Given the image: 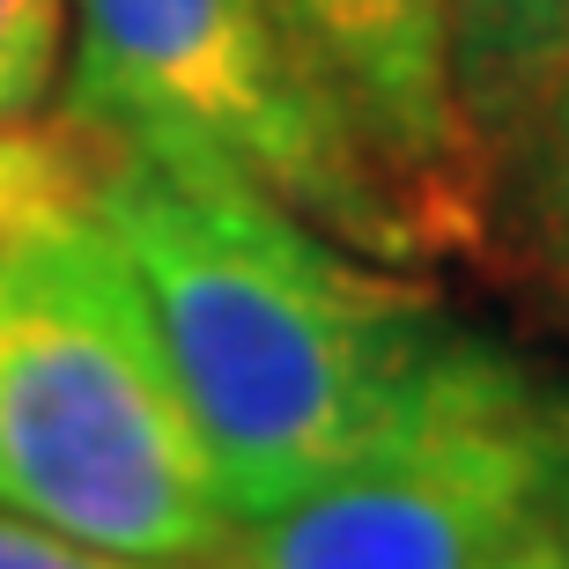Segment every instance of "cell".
Segmentation results:
<instances>
[{
    "mask_svg": "<svg viewBox=\"0 0 569 569\" xmlns=\"http://www.w3.org/2000/svg\"><path fill=\"white\" fill-rule=\"evenodd\" d=\"M97 222L156 303L237 526L356 459L451 333L422 281L340 244L274 192L104 133Z\"/></svg>",
    "mask_w": 569,
    "mask_h": 569,
    "instance_id": "obj_1",
    "label": "cell"
},
{
    "mask_svg": "<svg viewBox=\"0 0 569 569\" xmlns=\"http://www.w3.org/2000/svg\"><path fill=\"white\" fill-rule=\"evenodd\" d=\"M0 503L163 562L237 540L156 303L97 214L0 267Z\"/></svg>",
    "mask_w": 569,
    "mask_h": 569,
    "instance_id": "obj_2",
    "label": "cell"
},
{
    "mask_svg": "<svg viewBox=\"0 0 569 569\" xmlns=\"http://www.w3.org/2000/svg\"><path fill=\"white\" fill-rule=\"evenodd\" d=\"M60 111L141 156L244 178L385 267L437 252L274 0H74Z\"/></svg>",
    "mask_w": 569,
    "mask_h": 569,
    "instance_id": "obj_3",
    "label": "cell"
},
{
    "mask_svg": "<svg viewBox=\"0 0 569 569\" xmlns=\"http://www.w3.org/2000/svg\"><path fill=\"white\" fill-rule=\"evenodd\" d=\"M555 422L532 370L437 340L392 422L296 503L237 526L230 569H503L540 532Z\"/></svg>",
    "mask_w": 569,
    "mask_h": 569,
    "instance_id": "obj_4",
    "label": "cell"
},
{
    "mask_svg": "<svg viewBox=\"0 0 569 569\" xmlns=\"http://www.w3.org/2000/svg\"><path fill=\"white\" fill-rule=\"evenodd\" d=\"M274 8L333 82L378 170L429 222L437 252L481 244L488 170L451 104L443 0H274Z\"/></svg>",
    "mask_w": 569,
    "mask_h": 569,
    "instance_id": "obj_5",
    "label": "cell"
},
{
    "mask_svg": "<svg viewBox=\"0 0 569 569\" xmlns=\"http://www.w3.org/2000/svg\"><path fill=\"white\" fill-rule=\"evenodd\" d=\"M443 52L459 127L496 178L510 141L569 74V0H443Z\"/></svg>",
    "mask_w": 569,
    "mask_h": 569,
    "instance_id": "obj_6",
    "label": "cell"
},
{
    "mask_svg": "<svg viewBox=\"0 0 569 569\" xmlns=\"http://www.w3.org/2000/svg\"><path fill=\"white\" fill-rule=\"evenodd\" d=\"M97 214V133L74 119H0V267Z\"/></svg>",
    "mask_w": 569,
    "mask_h": 569,
    "instance_id": "obj_7",
    "label": "cell"
},
{
    "mask_svg": "<svg viewBox=\"0 0 569 569\" xmlns=\"http://www.w3.org/2000/svg\"><path fill=\"white\" fill-rule=\"evenodd\" d=\"M488 222H503L518 237L526 267L569 281V74L548 89V104L532 111V127L496 163Z\"/></svg>",
    "mask_w": 569,
    "mask_h": 569,
    "instance_id": "obj_8",
    "label": "cell"
},
{
    "mask_svg": "<svg viewBox=\"0 0 569 569\" xmlns=\"http://www.w3.org/2000/svg\"><path fill=\"white\" fill-rule=\"evenodd\" d=\"M74 0H0V119H44L60 89Z\"/></svg>",
    "mask_w": 569,
    "mask_h": 569,
    "instance_id": "obj_9",
    "label": "cell"
},
{
    "mask_svg": "<svg viewBox=\"0 0 569 569\" xmlns=\"http://www.w3.org/2000/svg\"><path fill=\"white\" fill-rule=\"evenodd\" d=\"M0 569H230V555H208V562L127 555V548H104V540H82V532L38 526V518L0 503Z\"/></svg>",
    "mask_w": 569,
    "mask_h": 569,
    "instance_id": "obj_10",
    "label": "cell"
},
{
    "mask_svg": "<svg viewBox=\"0 0 569 569\" xmlns=\"http://www.w3.org/2000/svg\"><path fill=\"white\" fill-rule=\"evenodd\" d=\"M540 532H548L555 562L569 569V400L555 422V459H548V496H540Z\"/></svg>",
    "mask_w": 569,
    "mask_h": 569,
    "instance_id": "obj_11",
    "label": "cell"
},
{
    "mask_svg": "<svg viewBox=\"0 0 569 569\" xmlns=\"http://www.w3.org/2000/svg\"><path fill=\"white\" fill-rule=\"evenodd\" d=\"M503 569H562V562H555V548H548V532H532V540H526V548H518V555H510Z\"/></svg>",
    "mask_w": 569,
    "mask_h": 569,
    "instance_id": "obj_12",
    "label": "cell"
}]
</instances>
